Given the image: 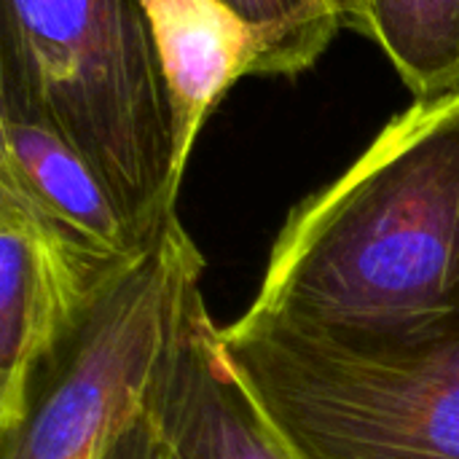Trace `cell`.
Here are the masks:
<instances>
[{"label": "cell", "instance_id": "6da1fadb", "mask_svg": "<svg viewBox=\"0 0 459 459\" xmlns=\"http://www.w3.org/2000/svg\"><path fill=\"white\" fill-rule=\"evenodd\" d=\"M250 312L352 347L459 333V94L414 102L290 212Z\"/></svg>", "mask_w": 459, "mask_h": 459}, {"label": "cell", "instance_id": "7a4b0ae2", "mask_svg": "<svg viewBox=\"0 0 459 459\" xmlns=\"http://www.w3.org/2000/svg\"><path fill=\"white\" fill-rule=\"evenodd\" d=\"M0 102L89 161L140 245L178 218L191 153L143 0H3Z\"/></svg>", "mask_w": 459, "mask_h": 459}, {"label": "cell", "instance_id": "3957f363", "mask_svg": "<svg viewBox=\"0 0 459 459\" xmlns=\"http://www.w3.org/2000/svg\"><path fill=\"white\" fill-rule=\"evenodd\" d=\"M221 347L304 459H459V333L352 347L247 309Z\"/></svg>", "mask_w": 459, "mask_h": 459}, {"label": "cell", "instance_id": "277c9868", "mask_svg": "<svg viewBox=\"0 0 459 459\" xmlns=\"http://www.w3.org/2000/svg\"><path fill=\"white\" fill-rule=\"evenodd\" d=\"M204 258L180 218L134 255L83 323L38 368L19 428L0 459H86L143 406L178 307L202 282Z\"/></svg>", "mask_w": 459, "mask_h": 459}, {"label": "cell", "instance_id": "5b68a950", "mask_svg": "<svg viewBox=\"0 0 459 459\" xmlns=\"http://www.w3.org/2000/svg\"><path fill=\"white\" fill-rule=\"evenodd\" d=\"M132 258H110L0 178V436L19 428L43 360Z\"/></svg>", "mask_w": 459, "mask_h": 459}, {"label": "cell", "instance_id": "8992f818", "mask_svg": "<svg viewBox=\"0 0 459 459\" xmlns=\"http://www.w3.org/2000/svg\"><path fill=\"white\" fill-rule=\"evenodd\" d=\"M143 411L175 459H304L229 366L202 282L178 307Z\"/></svg>", "mask_w": 459, "mask_h": 459}, {"label": "cell", "instance_id": "52a82bcc", "mask_svg": "<svg viewBox=\"0 0 459 459\" xmlns=\"http://www.w3.org/2000/svg\"><path fill=\"white\" fill-rule=\"evenodd\" d=\"M0 178L46 218L110 258H134L145 250L89 161L46 121L0 102Z\"/></svg>", "mask_w": 459, "mask_h": 459}, {"label": "cell", "instance_id": "ba28073f", "mask_svg": "<svg viewBox=\"0 0 459 459\" xmlns=\"http://www.w3.org/2000/svg\"><path fill=\"white\" fill-rule=\"evenodd\" d=\"M143 5L172 91L180 140L191 153L207 113L226 89L253 75L255 40L221 0H143Z\"/></svg>", "mask_w": 459, "mask_h": 459}, {"label": "cell", "instance_id": "9c48e42d", "mask_svg": "<svg viewBox=\"0 0 459 459\" xmlns=\"http://www.w3.org/2000/svg\"><path fill=\"white\" fill-rule=\"evenodd\" d=\"M344 27L379 43L417 102L459 94V0H344Z\"/></svg>", "mask_w": 459, "mask_h": 459}, {"label": "cell", "instance_id": "30bf717a", "mask_svg": "<svg viewBox=\"0 0 459 459\" xmlns=\"http://www.w3.org/2000/svg\"><path fill=\"white\" fill-rule=\"evenodd\" d=\"M255 40L253 75H299L344 27V0H221Z\"/></svg>", "mask_w": 459, "mask_h": 459}, {"label": "cell", "instance_id": "8fae6325", "mask_svg": "<svg viewBox=\"0 0 459 459\" xmlns=\"http://www.w3.org/2000/svg\"><path fill=\"white\" fill-rule=\"evenodd\" d=\"M91 459H175V455L164 446L140 406L100 438Z\"/></svg>", "mask_w": 459, "mask_h": 459}, {"label": "cell", "instance_id": "7c38bea8", "mask_svg": "<svg viewBox=\"0 0 459 459\" xmlns=\"http://www.w3.org/2000/svg\"><path fill=\"white\" fill-rule=\"evenodd\" d=\"M86 459H91V457H86Z\"/></svg>", "mask_w": 459, "mask_h": 459}]
</instances>
